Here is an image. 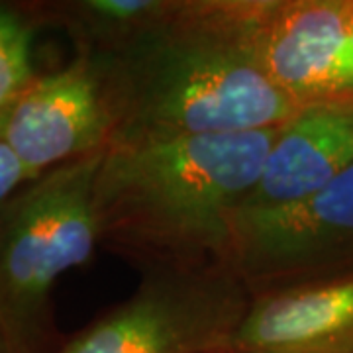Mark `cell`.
<instances>
[{
	"mask_svg": "<svg viewBox=\"0 0 353 353\" xmlns=\"http://www.w3.org/2000/svg\"><path fill=\"white\" fill-rule=\"evenodd\" d=\"M114 114L99 61L77 50L69 63L39 73L14 104L0 138L36 175L108 148Z\"/></svg>",
	"mask_w": 353,
	"mask_h": 353,
	"instance_id": "6",
	"label": "cell"
},
{
	"mask_svg": "<svg viewBox=\"0 0 353 353\" xmlns=\"http://www.w3.org/2000/svg\"><path fill=\"white\" fill-rule=\"evenodd\" d=\"M252 292L230 267L143 273L124 303L65 338L55 353H218L232 350Z\"/></svg>",
	"mask_w": 353,
	"mask_h": 353,
	"instance_id": "4",
	"label": "cell"
},
{
	"mask_svg": "<svg viewBox=\"0 0 353 353\" xmlns=\"http://www.w3.org/2000/svg\"><path fill=\"white\" fill-rule=\"evenodd\" d=\"M232 350L353 353V269L253 292Z\"/></svg>",
	"mask_w": 353,
	"mask_h": 353,
	"instance_id": "8",
	"label": "cell"
},
{
	"mask_svg": "<svg viewBox=\"0 0 353 353\" xmlns=\"http://www.w3.org/2000/svg\"><path fill=\"white\" fill-rule=\"evenodd\" d=\"M38 176L0 138V208Z\"/></svg>",
	"mask_w": 353,
	"mask_h": 353,
	"instance_id": "12",
	"label": "cell"
},
{
	"mask_svg": "<svg viewBox=\"0 0 353 353\" xmlns=\"http://www.w3.org/2000/svg\"><path fill=\"white\" fill-rule=\"evenodd\" d=\"M24 4L39 26L67 32L77 50L114 55L163 22L176 0H43Z\"/></svg>",
	"mask_w": 353,
	"mask_h": 353,
	"instance_id": "10",
	"label": "cell"
},
{
	"mask_svg": "<svg viewBox=\"0 0 353 353\" xmlns=\"http://www.w3.org/2000/svg\"><path fill=\"white\" fill-rule=\"evenodd\" d=\"M104 152L39 175L0 208L2 353H55L65 341L53 290L101 248L94 179Z\"/></svg>",
	"mask_w": 353,
	"mask_h": 353,
	"instance_id": "3",
	"label": "cell"
},
{
	"mask_svg": "<svg viewBox=\"0 0 353 353\" xmlns=\"http://www.w3.org/2000/svg\"><path fill=\"white\" fill-rule=\"evenodd\" d=\"M38 28L24 2H0V128L39 75L32 51Z\"/></svg>",
	"mask_w": 353,
	"mask_h": 353,
	"instance_id": "11",
	"label": "cell"
},
{
	"mask_svg": "<svg viewBox=\"0 0 353 353\" xmlns=\"http://www.w3.org/2000/svg\"><path fill=\"white\" fill-rule=\"evenodd\" d=\"M218 353H248V352H238V350H224V352H218Z\"/></svg>",
	"mask_w": 353,
	"mask_h": 353,
	"instance_id": "13",
	"label": "cell"
},
{
	"mask_svg": "<svg viewBox=\"0 0 353 353\" xmlns=\"http://www.w3.org/2000/svg\"><path fill=\"white\" fill-rule=\"evenodd\" d=\"M228 265L252 294L353 269V167L301 201L234 212Z\"/></svg>",
	"mask_w": 353,
	"mask_h": 353,
	"instance_id": "5",
	"label": "cell"
},
{
	"mask_svg": "<svg viewBox=\"0 0 353 353\" xmlns=\"http://www.w3.org/2000/svg\"><path fill=\"white\" fill-rule=\"evenodd\" d=\"M269 0H176L114 55H92L114 114L112 143L230 136L285 124L299 108L265 73Z\"/></svg>",
	"mask_w": 353,
	"mask_h": 353,
	"instance_id": "1",
	"label": "cell"
},
{
	"mask_svg": "<svg viewBox=\"0 0 353 353\" xmlns=\"http://www.w3.org/2000/svg\"><path fill=\"white\" fill-rule=\"evenodd\" d=\"M257 46L296 106L353 92V0H269Z\"/></svg>",
	"mask_w": 353,
	"mask_h": 353,
	"instance_id": "7",
	"label": "cell"
},
{
	"mask_svg": "<svg viewBox=\"0 0 353 353\" xmlns=\"http://www.w3.org/2000/svg\"><path fill=\"white\" fill-rule=\"evenodd\" d=\"M0 353H2V350H0Z\"/></svg>",
	"mask_w": 353,
	"mask_h": 353,
	"instance_id": "14",
	"label": "cell"
},
{
	"mask_svg": "<svg viewBox=\"0 0 353 353\" xmlns=\"http://www.w3.org/2000/svg\"><path fill=\"white\" fill-rule=\"evenodd\" d=\"M275 134L108 145L94 179L101 248L141 275L230 267V220L259 181Z\"/></svg>",
	"mask_w": 353,
	"mask_h": 353,
	"instance_id": "2",
	"label": "cell"
},
{
	"mask_svg": "<svg viewBox=\"0 0 353 353\" xmlns=\"http://www.w3.org/2000/svg\"><path fill=\"white\" fill-rule=\"evenodd\" d=\"M352 167L353 92L303 104L277 128L261 176L238 210L301 201Z\"/></svg>",
	"mask_w": 353,
	"mask_h": 353,
	"instance_id": "9",
	"label": "cell"
}]
</instances>
